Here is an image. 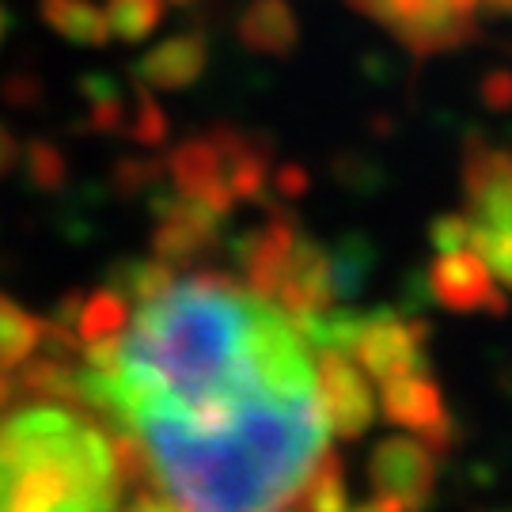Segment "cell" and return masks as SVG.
I'll return each instance as SVG.
<instances>
[{"instance_id": "obj_23", "label": "cell", "mask_w": 512, "mask_h": 512, "mask_svg": "<svg viewBox=\"0 0 512 512\" xmlns=\"http://www.w3.org/2000/svg\"><path fill=\"white\" fill-rule=\"evenodd\" d=\"M429 239L437 251H456V247H471V217L467 213H444L429 224Z\"/></svg>"}, {"instance_id": "obj_19", "label": "cell", "mask_w": 512, "mask_h": 512, "mask_svg": "<svg viewBox=\"0 0 512 512\" xmlns=\"http://www.w3.org/2000/svg\"><path fill=\"white\" fill-rule=\"evenodd\" d=\"M42 319L12 304L8 296H0V372L19 368L42 342Z\"/></svg>"}, {"instance_id": "obj_28", "label": "cell", "mask_w": 512, "mask_h": 512, "mask_svg": "<svg viewBox=\"0 0 512 512\" xmlns=\"http://www.w3.org/2000/svg\"><path fill=\"white\" fill-rule=\"evenodd\" d=\"M16 137H12V133H8V126H0V175H4V171H8V167L16 164Z\"/></svg>"}, {"instance_id": "obj_11", "label": "cell", "mask_w": 512, "mask_h": 512, "mask_svg": "<svg viewBox=\"0 0 512 512\" xmlns=\"http://www.w3.org/2000/svg\"><path fill=\"white\" fill-rule=\"evenodd\" d=\"M338 281H334V251H327L319 239L296 236L293 251L285 258V270L277 277L274 300L285 315H308V311L334 308Z\"/></svg>"}, {"instance_id": "obj_24", "label": "cell", "mask_w": 512, "mask_h": 512, "mask_svg": "<svg viewBox=\"0 0 512 512\" xmlns=\"http://www.w3.org/2000/svg\"><path fill=\"white\" fill-rule=\"evenodd\" d=\"M27 167H31V175H35L38 186H57L65 179V156H61V148L46 145V141H35V145H31Z\"/></svg>"}, {"instance_id": "obj_15", "label": "cell", "mask_w": 512, "mask_h": 512, "mask_svg": "<svg viewBox=\"0 0 512 512\" xmlns=\"http://www.w3.org/2000/svg\"><path fill=\"white\" fill-rule=\"evenodd\" d=\"M239 42L255 54L285 57L300 42V23L289 0H251L239 16Z\"/></svg>"}, {"instance_id": "obj_9", "label": "cell", "mask_w": 512, "mask_h": 512, "mask_svg": "<svg viewBox=\"0 0 512 512\" xmlns=\"http://www.w3.org/2000/svg\"><path fill=\"white\" fill-rule=\"evenodd\" d=\"M380 406H384L387 421L414 429L433 456H448L456 448V429L448 421L440 387L429 372H410V376H399V380H387Z\"/></svg>"}, {"instance_id": "obj_10", "label": "cell", "mask_w": 512, "mask_h": 512, "mask_svg": "<svg viewBox=\"0 0 512 512\" xmlns=\"http://www.w3.org/2000/svg\"><path fill=\"white\" fill-rule=\"evenodd\" d=\"M429 289L437 296V304H444L448 311H490V315L509 311V300L497 289L494 270L475 247L440 251L429 266Z\"/></svg>"}, {"instance_id": "obj_26", "label": "cell", "mask_w": 512, "mask_h": 512, "mask_svg": "<svg viewBox=\"0 0 512 512\" xmlns=\"http://www.w3.org/2000/svg\"><path fill=\"white\" fill-rule=\"evenodd\" d=\"M274 179V186L285 194V198H300L304 190H308V175L300 171V167H281L277 175H270Z\"/></svg>"}, {"instance_id": "obj_30", "label": "cell", "mask_w": 512, "mask_h": 512, "mask_svg": "<svg viewBox=\"0 0 512 512\" xmlns=\"http://www.w3.org/2000/svg\"><path fill=\"white\" fill-rule=\"evenodd\" d=\"M8 35V12H4V4H0V42Z\"/></svg>"}, {"instance_id": "obj_3", "label": "cell", "mask_w": 512, "mask_h": 512, "mask_svg": "<svg viewBox=\"0 0 512 512\" xmlns=\"http://www.w3.org/2000/svg\"><path fill=\"white\" fill-rule=\"evenodd\" d=\"M122 490L107 425L80 406L0 414V512H118Z\"/></svg>"}, {"instance_id": "obj_29", "label": "cell", "mask_w": 512, "mask_h": 512, "mask_svg": "<svg viewBox=\"0 0 512 512\" xmlns=\"http://www.w3.org/2000/svg\"><path fill=\"white\" fill-rule=\"evenodd\" d=\"M490 12H501V16H512V0H482Z\"/></svg>"}, {"instance_id": "obj_25", "label": "cell", "mask_w": 512, "mask_h": 512, "mask_svg": "<svg viewBox=\"0 0 512 512\" xmlns=\"http://www.w3.org/2000/svg\"><path fill=\"white\" fill-rule=\"evenodd\" d=\"M482 99H486L494 110H509L512 107V73L497 69V73L486 76V80H482Z\"/></svg>"}, {"instance_id": "obj_16", "label": "cell", "mask_w": 512, "mask_h": 512, "mask_svg": "<svg viewBox=\"0 0 512 512\" xmlns=\"http://www.w3.org/2000/svg\"><path fill=\"white\" fill-rule=\"evenodd\" d=\"M38 12L54 35L69 38L76 46H103L110 38L107 12L92 0H42Z\"/></svg>"}, {"instance_id": "obj_12", "label": "cell", "mask_w": 512, "mask_h": 512, "mask_svg": "<svg viewBox=\"0 0 512 512\" xmlns=\"http://www.w3.org/2000/svg\"><path fill=\"white\" fill-rule=\"evenodd\" d=\"M463 194L467 217L486 228L512 232V152L471 141L463 148Z\"/></svg>"}, {"instance_id": "obj_27", "label": "cell", "mask_w": 512, "mask_h": 512, "mask_svg": "<svg viewBox=\"0 0 512 512\" xmlns=\"http://www.w3.org/2000/svg\"><path fill=\"white\" fill-rule=\"evenodd\" d=\"M122 512H175V509H171L160 494H152L148 486H141V490H137V497H133V505H129V509H122Z\"/></svg>"}, {"instance_id": "obj_20", "label": "cell", "mask_w": 512, "mask_h": 512, "mask_svg": "<svg viewBox=\"0 0 512 512\" xmlns=\"http://www.w3.org/2000/svg\"><path fill=\"white\" fill-rule=\"evenodd\" d=\"M171 285H175V266L156 255L122 262V266L110 274V289L126 296L129 304H145V300L160 296L164 289H171Z\"/></svg>"}, {"instance_id": "obj_18", "label": "cell", "mask_w": 512, "mask_h": 512, "mask_svg": "<svg viewBox=\"0 0 512 512\" xmlns=\"http://www.w3.org/2000/svg\"><path fill=\"white\" fill-rule=\"evenodd\" d=\"M129 323V300L114 289H99L92 296H80V308H76L73 330L80 346H92L103 338H118Z\"/></svg>"}, {"instance_id": "obj_8", "label": "cell", "mask_w": 512, "mask_h": 512, "mask_svg": "<svg viewBox=\"0 0 512 512\" xmlns=\"http://www.w3.org/2000/svg\"><path fill=\"white\" fill-rule=\"evenodd\" d=\"M315 387H319V406H323L330 433L346 440L365 437V429L376 418V399L365 380V368L353 365L349 353L323 349L315 365Z\"/></svg>"}, {"instance_id": "obj_13", "label": "cell", "mask_w": 512, "mask_h": 512, "mask_svg": "<svg viewBox=\"0 0 512 512\" xmlns=\"http://www.w3.org/2000/svg\"><path fill=\"white\" fill-rule=\"evenodd\" d=\"M167 175L171 186L186 194V198H198V202L220 209L224 217L232 213L236 194L228 186V171H224V148L213 137V129L202 137H190L183 145L167 156Z\"/></svg>"}, {"instance_id": "obj_21", "label": "cell", "mask_w": 512, "mask_h": 512, "mask_svg": "<svg viewBox=\"0 0 512 512\" xmlns=\"http://www.w3.org/2000/svg\"><path fill=\"white\" fill-rule=\"evenodd\" d=\"M164 8L167 0H107L103 12H107L110 35L122 42H141L160 27Z\"/></svg>"}, {"instance_id": "obj_22", "label": "cell", "mask_w": 512, "mask_h": 512, "mask_svg": "<svg viewBox=\"0 0 512 512\" xmlns=\"http://www.w3.org/2000/svg\"><path fill=\"white\" fill-rule=\"evenodd\" d=\"M471 247L486 258V266L494 270V277L512 289V232L509 228H486L471 220Z\"/></svg>"}, {"instance_id": "obj_14", "label": "cell", "mask_w": 512, "mask_h": 512, "mask_svg": "<svg viewBox=\"0 0 512 512\" xmlns=\"http://www.w3.org/2000/svg\"><path fill=\"white\" fill-rule=\"evenodd\" d=\"M205 65H209V42L202 31L171 35L137 61V84L156 92H183L202 80Z\"/></svg>"}, {"instance_id": "obj_7", "label": "cell", "mask_w": 512, "mask_h": 512, "mask_svg": "<svg viewBox=\"0 0 512 512\" xmlns=\"http://www.w3.org/2000/svg\"><path fill=\"white\" fill-rule=\"evenodd\" d=\"M224 213L213 205L186 198V194H164L156 198V232H152V255L179 266L198 262L209 251H217Z\"/></svg>"}, {"instance_id": "obj_17", "label": "cell", "mask_w": 512, "mask_h": 512, "mask_svg": "<svg viewBox=\"0 0 512 512\" xmlns=\"http://www.w3.org/2000/svg\"><path fill=\"white\" fill-rule=\"evenodd\" d=\"M289 512H346V463L334 452H323L308 471Z\"/></svg>"}, {"instance_id": "obj_4", "label": "cell", "mask_w": 512, "mask_h": 512, "mask_svg": "<svg viewBox=\"0 0 512 512\" xmlns=\"http://www.w3.org/2000/svg\"><path fill=\"white\" fill-rule=\"evenodd\" d=\"M482 0H349L414 57L452 54L478 38Z\"/></svg>"}, {"instance_id": "obj_5", "label": "cell", "mask_w": 512, "mask_h": 512, "mask_svg": "<svg viewBox=\"0 0 512 512\" xmlns=\"http://www.w3.org/2000/svg\"><path fill=\"white\" fill-rule=\"evenodd\" d=\"M368 482L380 512H425L437 490V456L418 437H387L368 456Z\"/></svg>"}, {"instance_id": "obj_1", "label": "cell", "mask_w": 512, "mask_h": 512, "mask_svg": "<svg viewBox=\"0 0 512 512\" xmlns=\"http://www.w3.org/2000/svg\"><path fill=\"white\" fill-rule=\"evenodd\" d=\"M311 346L274 300L232 277L194 274L137 304L118 368H76V406L103 425L164 418L220 429L274 391H311Z\"/></svg>"}, {"instance_id": "obj_32", "label": "cell", "mask_w": 512, "mask_h": 512, "mask_svg": "<svg viewBox=\"0 0 512 512\" xmlns=\"http://www.w3.org/2000/svg\"><path fill=\"white\" fill-rule=\"evenodd\" d=\"M505 512H512V509H505Z\"/></svg>"}, {"instance_id": "obj_2", "label": "cell", "mask_w": 512, "mask_h": 512, "mask_svg": "<svg viewBox=\"0 0 512 512\" xmlns=\"http://www.w3.org/2000/svg\"><path fill=\"white\" fill-rule=\"evenodd\" d=\"M129 429L145 444L152 482L183 512H289L330 433L319 387L262 395L220 429L164 418Z\"/></svg>"}, {"instance_id": "obj_31", "label": "cell", "mask_w": 512, "mask_h": 512, "mask_svg": "<svg viewBox=\"0 0 512 512\" xmlns=\"http://www.w3.org/2000/svg\"><path fill=\"white\" fill-rule=\"evenodd\" d=\"M357 512H380V509H376V505H365V509H357Z\"/></svg>"}, {"instance_id": "obj_6", "label": "cell", "mask_w": 512, "mask_h": 512, "mask_svg": "<svg viewBox=\"0 0 512 512\" xmlns=\"http://www.w3.org/2000/svg\"><path fill=\"white\" fill-rule=\"evenodd\" d=\"M425 342H429V323L403 319L399 311L380 308L365 319L353 357L372 380L387 384L410 372H425Z\"/></svg>"}]
</instances>
